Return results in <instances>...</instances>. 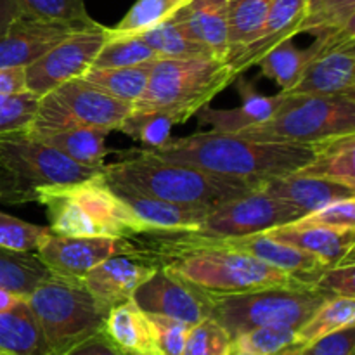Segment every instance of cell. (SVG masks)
Masks as SVG:
<instances>
[{
  "instance_id": "5",
  "label": "cell",
  "mask_w": 355,
  "mask_h": 355,
  "mask_svg": "<svg viewBox=\"0 0 355 355\" xmlns=\"http://www.w3.org/2000/svg\"><path fill=\"white\" fill-rule=\"evenodd\" d=\"M99 172L73 162L24 130L0 135V203H31L42 187L82 182Z\"/></svg>"
},
{
  "instance_id": "15",
  "label": "cell",
  "mask_w": 355,
  "mask_h": 355,
  "mask_svg": "<svg viewBox=\"0 0 355 355\" xmlns=\"http://www.w3.org/2000/svg\"><path fill=\"white\" fill-rule=\"evenodd\" d=\"M322 49L312 58L297 85L288 94L314 96H349L355 94V33L319 37Z\"/></svg>"
},
{
  "instance_id": "32",
  "label": "cell",
  "mask_w": 355,
  "mask_h": 355,
  "mask_svg": "<svg viewBox=\"0 0 355 355\" xmlns=\"http://www.w3.org/2000/svg\"><path fill=\"white\" fill-rule=\"evenodd\" d=\"M51 274L37 253H17L0 248V288L26 298Z\"/></svg>"
},
{
  "instance_id": "3",
  "label": "cell",
  "mask_w": 355,
  "mask_h": 355,
  "mask_svg": "<svg viewBox=\"0 0 355 355\" xmlns=\"http://www.w3.org/2000/svg\"><path fill=\"white\" fill-rule=\"evenodd\" d=\"M35 203L47 210L58 236H107L130 239L151 231L104 180L103 170L82 182L42 187Z\"/></svg>"
},
{
  "instance_id": "22",
  "label": "cell",
  "mask_w": 355,
  "mask_h": 355,
  "mask_svg": "<svg viewBox=\"0 0 355 355\" xmlns=\"http://www.w3.org/2000/svg\"><path fill=\"white\" fill-rule=\"evenodd\" d=\"M106 180V179H104ZM120 200L153 229H196L207 218L211 208L200 205H180L137 193L127 187L111 186Z\"/></svg>"
},
{
  "instance_id": "21",
  "label": "cell",
  "mask_w": 355,
  "mask_h": 355,
  "mask_svg": "<svg viewBox=\"0 0 355 355\" xmlns=\"http://www.w3.org/2000/svg\"><path fill=\"white\" fill-rule=\"evenodd\" d=\"M173 17L194 40L205 45L214 58L225 61L229 51L227 0H189Z\"/></svg>"
},
{
  "instance_id": "17",
  "label": "cell",
  "mask_w": 355,
  "mask_h": 355,
  "mask_svg": "<svg viewBox=\"0 0 355 355\" xmlns=\"http://www.w3.org/2000/svg\"><path fill=\"white\" fill-rule=\"evenodd\" d=\"M156 266L139 255H116L103 260L82 277V283L97 302L113 309L132 300L135 290L155 274Z\"/></svg>"
},
{
  "instance_id": "8",
  "label": "cell",
  "mask_w": 355,
  "mask_h": 355,
  "mask_svg": "<svg viewBox=\"0 0 355 355\" xmlns=\"http://www.w3.org/2000/svg\"><path fill=\"white\" fill-rule=\"evenodd\" d=\"M210 297V318L217 321L232 340L260 326L302 328L328 300L315 286H277Z\"/></svg>"
},
{
  "instance_id": "36",
  "label": "cell",
  "mask_w": 355,
  "mask_h": 355,
  "mask_svg": "<svg viewBox=\"0 0 355 355\" xmlns=\"http://www.w3.org/2000/svg\"><path fill=\"white\" fill-rule=\"evenodd\" d=\"M179 125L173 114L165 111H135L127 114L118 130L134 141L141 142L142 149H158L170 141V132Z\"/></svg>"
},
{
  "instance_id": "41",
  "label": "cell",
  "mask_w": 355,
  "mask_h": 355,
  "mask_svg": "<svg viewBox=\"0 0 355 355\" xmlns=\"http://www.w3.org/2000/svg\"><path fill=\"white\" fill-rule=\"evenodd\" d=\"M232 338L217 321L203 319L191 326L182 355H231Z\"/></svg>"
},
{
  "instance_id": "13",
  "label": "cell",
  "mask_w": 355,
  "mask_h": 355,
  "mask_svg": "<svg viewBox=\"0 0 355 355\" xmlns=\"http://www.w3.org/2000/svg\"><path fill=\"white\" fill-rule=\"evenodd\" d=\"M35 253L55 276L82 279L103 260L116 255H137V248L125 238L51 234Z\"/></svg>"
},
{
  "instance_id": "35",
  "label": "cell",
  "mask_w": 355,
  "mask_h": 355,
  "mask_svg": "<svg viewBox=\"0 0 355 355\" xmlns=\"http://www.w3.org/2000/svg\"><path fill=\"white\" fill-rule=\"evenodd\" d=\"M189 0H137L127 14L107 28V37H135L170 19Z\"/></svg>"
},
{
  "instance_id": "1",
  "label": "cell",
  "mask_w": 355,
  "mask_h": 355,
  "mask_svg": "<svg viewBox=\"0 0 355 355\" xmlns=\"http://www.w3.org/2000/svg\"><path fill=\"white\" fill-rule=\"evenodd\" d=\"M137 151L163 162L260 182L300 170L314 158L315 144L260 142L232 132L210 130L170 139L158 149Z\"/></svg>"
},
{
  "instance_id": "6",
  "label": "cell",
  "mask_w": 355,
  "mask_h": 355,
  "mask_svg": "<svg viewBox=\"0 0 355 355\" xmlns=\"http://www.w3.org/2000/svg\"><path fill=\"white\" fill-rule=\"evenodd\" d=\"M52 355H64L103 331L110 309L96 300L80 279L51 274L26 297Z\"/></svg>"
},
{
  "instance_id": "44",
  "label": "cell",
  "mask_w": 355,
  "mask_h": 355,
  "mask_svg": "<svg viewBox=\"0 0 355 355\" xmlns=\"http://www.w3.org/2000/svg\"><path fill=\"white\" fill-rule=\"evenodd\" d=\"M149 319L155 326L156 338H158L162 354L182 355L184 343H186L191 324H186V322L177 321V319L172 318H165V315H149Z\"/></svg>"
},
{
  "instance_id": "39",
  "label": "cell",
  "mask_w": 355,
  "mask_h": 355,
  "mask_svg": "<svg viewBox=\"0 0 355 355\" xmlns=\"http://www.w3.org/2000/svg\"><path fill=\"white\" fill-rule=\"evenodd\" d=\"M293 347H298L297 329L288 326H260L232 340V349L255 355H276Z\"/></svg>"
},
{
  "instance_id": "37",
  "label": "cell",
  "mask_w": 355,
  "mask_h": 355,
  "mask_svg": "<svg viewBox=\"0 0 355 355\" xmlns=\"http://www.w3.org/2000/svg\"><path fill=\"white\" fill-rule=\"evenodd\" d=\"M23 16L87 28L97 24L89 16L85 0H14Z\"/></svg>"
},
{
  "instance_id": "10",
  "label": "cell",
  "mask_w": 355,
  "mask_h": 355,
  "mask_svg": "<svg viewBox=\"0 0 355 355\" xmlns=\"http://www.w3.org/2000/svg\"><path fill=\"white\" fill-rule=\"evenodd\" d=\"M130 111L132 104L107 96L85 80L75 78L38 99L33 118L24 132L35 139L78 127L111 132L118 130Z\"/></svg>"
},
{
  "instance_id": "29",
  "label": "cell",
  "mask_w": 355,
  "mask_h": 355,
  "mask_svg": "<svg viewBox=\"0 0 355 355\" xmlns=\"http://www.w3.org/2000/svg\"><path fill=\"white\" fill-rule=\"evenodd\" d=\"M153 62H142V64L125 66V68H96V66H90L80 78L106 92L107 96L114 97V99L134 104L137 103L139 97L144 94L146 87H148Z\"/></svg>"
},
{
  "instance_id": "46",
  "label": "cell",
  "mask_w": 355,
  "mask_h": 355,
  "mask_svg": "<svg viewBox=\"0 0 355 355\" xmlns=\"http://www.w3.org/2000/svg\"><path fill=\"white\" fill-rule=\"evenodd\" d=\"M355 354V324L338 329L335 333L318 338L302 347V355H354Z\"/></svg>"
},
{
  "instance_id": "14",
  "label": "cell",
  "mask_w": 355,
  "mask_h": 355,
  "mask_svg": "<svg viewBox=\"0 0 355 355\" xmlns=\"http://www.w3.org/2000/svg\"><path fill=\"white\" fill-rule=\"evenodd\" d=\"M132 300L149 315H165L186 324H198L210 318L211 297L165 267H158L135 290Z\"/></svg>"
},
{
  "instance_id": "16",
  "label": "cell",
  "mask_w": 355,
  "mask_h": 355,
  "mask_svg": "<svg viewBox=\"0 0 355 355\" xmlns=\"http://www.w3.org/2000/svg\"><path fill=\"white\" fill-rule=\"evenodd\" d=\"M76 30L82 28L21 14L0 38V68H26Z\"/></svg>"
},
{
  "instance_id": "7",
  "label": "cell",
  "mask_w": 355,
  "mask_h": 355,
  "mask_svg": "<svg viewBox=\"0 0 355 355\" xmlns=\"http://www.w3.org/2000/svg\"><path fill=\"white\" fill-rule=\"evenodd\" d=\"M232 134L252 141L286 144H315L336 135L355 134V94L314 96L284 92L272 116Z\"/></svg>"
},
{
  "instance_id": "28",
  "label": "cell",
  "mask_w": 355,
  "mask_h": 355,
  "mask_svg": "<svg viewBox=\"0 0 355 355\" xmlns=\"http://www.w3.org/2000/svg\"><path fill=\"white\" fill-rule=\"evenodd\" d=\"M107 134L110 130H104V128L78 127L45 135L38 141L45 142L80 165L103 170L104 158L111 153V149H107L104 144Z\"/></svg>"
},
{
  "instance_id": "23",
  "label": "cell",
  "mask_w": 355,
  "mask_h": 355,
  "mask_svg": "<svg viewBox=\"0 0 355 355\" xmlns=\"http://www.w3.org/2000/svg\"><path fill=\"white\" fill-rule=\"evenodd\" d=\"M103 331L125 355H163L151 319L134 300L111 309Z\"/></svg>"
},
{
  "instance_id": "48",
  "label": "cell",
  "mask_w": 355,
  "mask_h": 355,
  "mask_svg": "<svg viewBox=\"0 0 355 355\" xmlns=\"http://www.w3.org/2000/svg\"><path fill=\"white\" fill-rule=\"evenodd\" d=\"M26 90V75L23 66L0 68V101L21 96Z\"/></svg>"
},
{
  "instance_id": "27",
  "label": "cell",
  "mask_w": 355,
  "mask_h": 355,
  "mask_svg": "<svg viewBox=\"0 0 355 355\" xmlns=\"http://www.w3.org/2000/svg\"><path fill=\"white\" fill-rule=\"evenodd\" d=\"M322 44H324L322 38H315L309 47L298 49L293 44V38H290L267 52L257 66H260L263 76L274 80L283 92H288L297 85L304 69L322 49Z\"/></svg>"
},
{
  "instance_id": "52",
  "label": "cell",
  "mask_w": 355,
  "mask_h": 355,
  "mask_svg": "<svg viewBox=\"0 0 355 355\" xmlns=\"http://www.w3.org/2000/svg\"><path fill=\"white\" fill-rule=\"evenodd\" d=\"M231 355H255V354H248V352H241V350H234L232 349Z\"/></svg>"
},
{
  "instance_id": "50",
  "label": "cell",
  "mask_w": 355,
  "mask_h": 355,
  "mask_svg": "<svg viewBox=\"0 0 355 355\" xmlns=\"http://www.w3.org/2000/svg\"><path fill=\"white\" fill-rule=\"evenodd\" d=\"M23 300L24 297H21V295L14 293V291L10 290H6V288H0V314H2V312L12 311V309L17 307Z\"/></svg>"
},
{
  "instance_id": "9",
  "label": "cell",
  "mask_w": 355,
  "mask_h": 355,
  "mask_svg": "<svg viewBox=\"0 0 355 355\" xmlns=\"http://www.w3.org/2000/svg\"><path fill=\"white\" fill-rule=\"evenodd\" d=\"M175 276L210 295H234L277 286H307L290 274L246 253L225 248H201L165 260Z\"/></svg>"
},
{
  "instance_id": "38",
  "label": "cell",
  "mask_w": 355,
  "mask_h": 355,
  "mask_svg": "<svg viewBox=\"0 0 355 355\" xmlns=\"http://www.w3.org/2000/svg\"><path fill=\"white\" fill-rule=\"evenodd\" d=\"M107 31V30H106ZM159 55L141 37H107L94 59L96 68H125L158 61Z\"/></svg>"
},
{
  "instance_id": "45",
  "label": "cell",
  "mask_w": 355,
  "mask_h": 355,
  "mask_svg": "<svg viewBox=\"0 0 355 355\" xmlns=\"http://www.w3.org/2000/svg\"><path fill=\"white\" fill-rule=\"evenodd\" d=\"M319 291L331 297L355 298V263L328 267L314 284Z\"/></svg>"
},
{
  "instance_id": "30",
  "label": "cell",
  "mask_w": 355,
  "mask_h": 355,
  "mask_svg": "<svg viewBox=\"0 0 355 355\" xmlns=\"http://www.w3.org/2000/svg\"><path fill=\"white\" fill-rule=\"evenodd\" d=\"M137 37H141L159 59H217L205 45L194 40L173 16Z\"/></svg>"
},
{
  "instance_id": "53",
  "label": "cell",
  "mask_w": 355,
  "mask_h": 355,
  "mask_svg": "<svg viewBox=\"0 0 355 355\" xmlns=\"http://www.w3.org/2000/svg\"><path fill=\"white\" fill-rule=\"evenodd\" d=\"M227 2H231V0H227Z\"/></svg>"
},
{
  "instance_id": "34",
  "label": "cell",
  "mask_w": 355,
  "mask_h": 355,
  "mask_svg": "<svg viewBox=\"0 0 355 355\" xmlns=\"http://www.w3.org/2000/svg\"><path fill=\"white\" fill-rule=\"evenodd\" d=\"M272 2L274 0H231L229 2V51L225 61L257 37Z\"/></svg>"
},
{
  "instance_id": "33",
  "label": "cell",
  "mask_w": 355,
  "mask_h": 355,
  "mask_svg": "<svg viewBox=\"0 0 355 355\" xmlns=\"http://www.w3.org/2000/svg\"><path fill=\"white\" fill-rule=\"evenodd\" d=\"M355 324V298L331 297L297 329L298 347H305L318 338Z\"/></svg>"
},
{
  "instance_id": "26",
  "label": "cell",
  "mask_w": 355,
  "mask_h": 355,
  "mask_svg": "<svg viewBox=\"0 0 355 355\" xmlns=\"http://www.w3.org/2000/svg\"><path fill=\"white\" fill-rule=\"evenodd\" d=\"M0 355H52L26 298L0 314Z\"/></svg>"
},
{
  "instance_id": "11",
  "label": "cell",
  "mask_w": 355,
  "mask_h": 355,
  "mask_svg": "<svg viewBox=\"0 0 355 355\" xmlns=\"http://www.w3.org/2000/svg\"><path fill=\"white\" fill-rule=\"evenodd\" d=\"M304 211L269 196L259 187L252 193L211 208L200 227L193 231L217 238L257 234L304 218Z\"/></svg>"
},
{
  "instance_id": "2",
  "label": "cell",
  "mask_w": 355,
  "mask_h": 355,
  "mask_svg": "<svg viewBox=\"0 0 355 355\" xmlns=\"http://www.w3.org/2000/svg\"><path fill=\"white\" fill-rule=\"evenodd\" d=\"M107 184L180 205L218 207L259 187L253 180L218 175L180 163L163 162L130 149L116 163L103 166Z\"/></svg>"
},
{
  "instance_id": "40",
  "label": "cell",
  "mask_w": 355,
  "mask_h": 355,
  "mask_svg": "<svg viewBox=\"0 0 355 355\" xmlns=\"http://www.w3.org/2000/svg\"><path fill=\"white\" fill-rule=\"evenodd\" d=\"M51 234V227L30 224L0 211V248L17 253H35Z\"/></svg>"
},
{
  "instance_id": "18",
  "label": "cell",
  "mask_w": 355,
  "mask_h": 355,
  "mask_svg": "<svg viewBox=\"0 0 355 355\" xmlns=\"http://www.w3.org/2000/svg\"><path fill=\"white\" fill-rule=\"evenodd\" d=\"M307 2L309 0H274L257 37L225 61L236 76L259 64L260 59L281 42L298 35L307 10Z\"/></svg>"
},
{
  "instance_id": "4",
  "label": "cell",
  "mask_w": 355,
  "mask_h": 355,
  "mask_svg": "<svg viewBox=\"0 0 355 355\" xmlns=\"http://www.w3.org/2000/svg\"><path fill=\"white\" fill-rule=\"evenodd\" d=\"M236 78L222 59H158L153 62L144 94L132 110L165 111L186 123Z\"/></svg>"
},
{
  "instance_id": "51",
  "label": "cell",
  "mask_w": 355,
  "mask_h": 355,
  "mask_svg": "<svg viewBox=\"0 0 355 355\" xmlns=\"http://www.w3.org/2000/svg\"><path fill=\"white\" fill-rule=\"evenodd\" d=\"M276 355H302V349H298V347H293V349H286V350H283V352H279Z\"/></svg>"
},
{
  "instance_id": "42",
  "label": "cell",
  "mask_w": 355,
  "mask_h": 355,
  "mask_svg": "<svg viewBox=\"0 0 355 355\" xmlns=\"http://www.w3.org/2000/svg\"><path fill=\"white\" fill-rule=\"evenodd\" d=\"M37 106L38 97L30 92L0 101V135L26 130Z\"/></svg>"
},
{
  "instance_id": "31",
  "label": "cell",
  "mask_w": 355,
  "mask_h": 355,
  "mask_svg": "<svg viewBox=\"0 0 355 355\" xmlns=\"http://www.w3.org/2000/svg\"><path fill=\"white\" fill-rule=\"evenodd\" d=\"M343 31L355 33V0H309L298 33L319 38Z\"/></svg>"
},
{
  "instance_id": "19",
  "label": "cell",
  "mask_w": 355,
  "mask_h": 355,
  "mask_svg": "<svg viewBox=\"0 0 355 355\" xmlns=\"http://www.w3.org/2000/svg\"><path fill=\"white\" fill-rule=\"evenodd\" d=\"M266 232L277 241L311 253L328 267L355 263V229L291 222Z\"/></svg>"
},
{
  "instance_id": "47",
  "label": "cell",
  "mask_w": 355,
  "mask_h": 355,
  "mask_svg": "<svg viewBox=\"0 0 355 355\" xmlns=\"http://www.w3.org/2000/svg\"><path fill=\"white\" fill-rule=\"evenodd\" d=\"M64 355H125L114 345L113 342L110 340V336L106 335L104 331L96 333L90 338L83 340L82 343L73 347L69 352H66Z\"/></svg>"
},
{
  "instance_id": "49",
  "label": "cell",
  "mask_w": 355,
  "mask_h": 355,
  "mask_svg": "<svg viewBox=\"0 0 355 355\" xmlns=\"http://www.w3.org/2000/svg\"><path fill=\"white\" fill-rule=\"evenodd\" d=\"M21 16L19 9H17L14 0H0V38L6 35L9 30L10 24Z\"/></svg>"
},
{
  "instance_id": "24",
  "label": "cell",
  "mask_w": 355,
  "mask_h": 355,
  "mask_svg": "<svg viewBox=\"0 0 355 355\" xmlns=\"http://www.w3.org/2000/svg\"><path fill=\"white\" fill-rule=\"evenodd\" d=\"M238 80V78H236ZM241 104L234 110H211L203 106L198 111L200 125H210L217 132H239L252 125H259L272 116L283 101L284 92L277 96H262L252 83L238 80Z\"/></svg>"
},
{
  "instance_id": "20",
  "label": "cell",
  "mask_w": 355,
  "mask_h": 355,
  "mask_svg": "<svg viewBox=\"0 0 355 355\" xmlns=\"http://www.w3.org/2000/svg\"><path fill=\"white\" fill-rule=\"evenodd\" d=\"M259 189L269 196L291 205L297 210L304 211L305 215L312 214L333 201L355 198V191L342 186V184L300 175L298 172L260 180Z\"/></svg>"
},
{
  "instance_id": "43",
  "label": "cell",
  "mask_w": 355,
  "mask_h": 355,
  "mask_svg": "<svg viewBox=\"0 0 355 355\" xmlns=\"http://www.w3.org/2000/svg\"><path fill=\"white\" fill-rule=\"evenodd\" d=\"M297 224L355 229V198L333 201L312 214H307L304 218L297 220Z\"/></svg>"
},
{
  "instance_id": "12",
  "label": "cell",
  "mask_w": 355,
  "mask_h": 355,
  "mask_svg": "<svg viewBox=\"0 0 355 355\" xmlns=\"http://www.w3.org/2000/svg\"><path fill=\"white\" fill-rule=\"evenodd\" d=\"M106 30V26L97 23L96 26L73 31L47 54L28 64L24 68L28 92L40 99L61 83L80 78L103 49L107 38Z\"/></svg>"
},
{
  "instance_id": "25",
  "label": "cell",
  "mask_w": 355,
  "mask_h": 355,
  "mask_svg": "<svg viewBox=\"0 0 355 355\" xmlns=\"http://www.w3.org/2000/svg\"><path fill=\"white\" fill-rule=\"evenodd\" d=\"M300 175L342 184L355 191V134L336 135L315 142V155L300 170Z\"/></svg>"
}]
</instances>
